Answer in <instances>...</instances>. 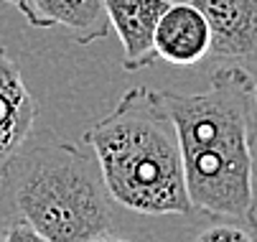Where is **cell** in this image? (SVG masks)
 Masks as SVG:
<instances>
[{"label": "cell", "instance_id": "1", "mask_svg": "<svg viewBox=\"0 0 257 242\" xmlns=\"http://www.w3.org/2000/svg\"><path fill=\"white\" fill-rule=\"evenodd\" d=\"M254 87L247 69L227 64L211 74L204 92H161L178 133L191 209L244 222L249 229L254 209L249 153Z\"/></svg>", "mask_w": 257, "mask_h": 242}, {"label": "cell", "instance_id": "2", "mask_svg": "<svg viewBox=\"0 0 257 242\" xmlns=\"http://www.w3.org/2000/svg\"><path fill=\"white\" fill-rule=\"evenodd\" d=\"M8 222L28 224L41 242L122 239L115 199L94 153L64 141L26 143L0 176ZM0 222V224H8Z\"/></svg>", "mask_w": 257, "mask_h": 242}, {"label": "cell", "instance_id": "3", "mask_svg": "<svg viewBox=\"0 0 257 242\" xmlns=\"http://www.w3.org/2000/svg\"><path fill=\"white\" fill-rule=\"evenodd\" d=\"M107 191L127 212L145 217L189 214L178 133L161 92L127 89L99 123L84 133Z\"/></svg>", "mask_w": 257, "mask_h": 242}, {"label": "cell", "instance_id": "4", "mask_svg": "<svg viewBox=\"0 0 257 242\" xmlns=\"http://www.w3.org/2000/svg\"><path fill=\"white\" fill-rule=\"evenodd\" d=\"M194 3L209 28V54L219 61L242 64L257 61V0H189Z\"/></svg>", "mask_w": 257, "mask_h": 242}, {"label": "cell", "instance_id": "5", "mask_svg": "<svg viewBox=\"0 0 257 242\" xmlns=\"http://www.w3.org/2000/svg\"><path fill=\"white\" fill-rule=\"evenodd\" d=\"M171 0H104L107 21L122 44V69L140 72L151 66L156 56V26Z\"/></svg>", "mask_w": 257, "mask_h": 242}, {"label": "cell", "instance_id": "6", "mask_svg": "<svg viewBox=\"0 0 257 242\" xmlns=\"http://www.w3.org/2000/svg\"><path fill=\"white\" fill-rule=\"evenodd\" d=\"M36 123V102L8 51L0 49V176L18 151L31 141Z\"/></svg>", "mask_w": 257, "mask_h": 242}, {"label": "cell", "instance_id": "7", "mask_svg": "<svg viewBox=\"0 0 257 242\" xmlns=\"http://www.w3.org/2000/svg\"><path fill=\"white\" fill-rule=\"evenodd\" d=\"M153 46L158 59L176 66H191L209 56L211 28L194 3H171L156 26Z\"/></svg>", "mask_w": 257, "mask_h": 242}, {"label": "cell", "instance_id": "8", "mask_svg": "<svg viewBox=\"0 0 257 242\" xmlns=\"http://www.w3.org/2000/svg\"><path fill=\"white\" fill-rule=\"evenodd\" d=\"M18 11L33 28H64L82 46L109 33L104 0H21Z\"/></svg>", "mask_w": 257, "mask_h": 242}, {"label": "cell", "instance_id": "9", "mask_svg": "<svg viewBox=\"0 0 257 242\" xmlns=\"http://www.w3.org/2000/svg\"><path fill=\"white\" fill-rule=\"evenodd\" d=\"M194 239L196 242H249V239H254V234L244 222L219 217V222H211L204 229H199L194 234Z\"/></svg>", "mask_w": 257, "mask_h": 242}, {"label": "cell", "instance_id": "10", "mask_svg": "<svg viewBox=\"0 0 257 242\" xmlns=\"http://www.w3.org/2000/svg\"><path fill=\"white\" fill-rule=\"evenodd\" d=\"M249 153H252V186H254V204H257V87H254V107L249 123Z\"/></svg>", "mask_w": 257, "mask_h": 242}, {"label": "cell", "instance_id": "11", "mask_svg": "<svg viewBox=\"0 0 257 242\" xmlns=\"http://www.w3.org/2000/svg\"><path fill=\"white\" fill-rule=\"evenodd\" d=\"M252 232H254V239H257V204H254V209H252Z\"/></svg>", "mask_w": 257, "mask_h": 242}, {"label": "cell", "instance_id": "12", "mask_svg": "<svg viewBox=\"0 0 257 242\" xmlns=\"http://www.w3.org/2000/svg\"><path fill=\"white\" fill-rule=\"evenodd\" d=\"M3 3H8V6H13V8H18V6H21V0H3Z\"/></svg>", "mask_w": 257, "mask_h": 242}]
</instances>
